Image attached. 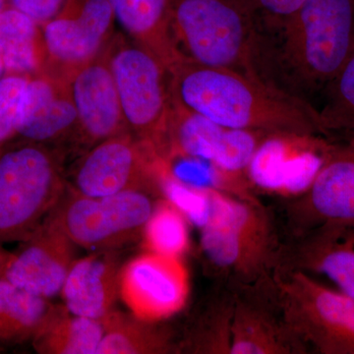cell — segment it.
<instances>
[{"instance_id": "4", "label": "cell", "mask_w": 354, "mask_h": 354, "mask_svg": "<svg viewBox=\"0 0 354 354\" xmlns=\"http://www.w3.org/2000/svg\"><path fill=\"white\" fill-rule=\"evenodd\" d=\"M65 158L19 138L0 146V244L24 241L55 208L66 188Z\"/></svg>"}, {"instance_id": "27", "label": "cell", "mask_w": 354, "mask_h": 354, "mask_svg": "<svg viewBox=\"0 0 354 354\" xmlns=\"http://www.w3.org/2000/svg\"><path fill=\"white\" fill-rule=\"evenodd\" d=\"M317 113L324 138L354 145V51L324 93Z\"/></svg>"}, {"instance_id": "6", "label": "cell", "mask_w": 354, "mask_h": 354, "mask_svg": "<svg viewBox=\"0 0 354 354\" xmlns=\"http://www.w3.org/2000/svg\"><path fill=\"white\" fill-rule=\"evenodd\" d=\"M272 279L286 323L308 353L354 354V297L283 264Z\"/></svg>"}, {"instance_id": "35", "label": "cell", "mask_w": 354, "mask_h": 354, "mask_svg": "<svg viewBox=\"0 0 354 354\" xmlns=\"http://www.w3.org/2000/svg\"><path fill=\"white\" fill-rule=\"evenodd\" d=\"M8 6V2H7V0H0V12H1V11H3L4 9H6V7Z\"/></svg>"}, {"instance_id": "26", "label": "cell", "mask_w": 354, "mask_h": 354, "mask_svg": "<svg viewBox=\"0 0 354 354\" xmlns=\"http://www.w3.org/2000/svg\"><path fill=\"white\" fill-rule=\"evenodd\" d=\"M50 306L48 299L0 279V349L32 342Z\"/></svg>"}, {"instance_id": "18", "label": "cell", "mask_w": 354, "mask_h": 354, "mask_svg": "<svg viewBox=\"0 0 354 354\" xmlns=\"http://www.w3.org/2000/svg\"><path fill=\"white\" fill-rule=\"evenodd\" d=\"M75 247L48 214L12 253L4 278L32 295L50 299L62 292L76 260Z\"/></svg>"}, {"instance_id": "15", "label": "cell", "mask_w": 354, "mask_h": 354, "mask_svg": "<svg viewBox=\"0 0 354 354\" xmlns=\"http://www.w3.org/2000/svg\"><path fill=\"white\" fill-rule=\"evenodd\" d=\"M108 48L60 76L66 82L78 116L76 153L79 156L104 140L128 132L109 65Z\"/></svg>"}, {"instance_id": "11", "label": "cell", "mask_w": 354, "mask_h": 354, "mask_svg": "<svg viewBox=\"0 0 354 354\" xmlns=\"http://www.w3.org/2000/svg\"><path fill=\"white\" fill-rule=\"evenodd\" d=\"M285 201V241H295L319 227L353 221V144H330L308 189Z\"/></svg>"}, {"instance_id": "21", "label": "cell", "mask_w": 354, "mask_h": 354, "mask_svg": "<svg viewBox=\"0 0 354 354\" xmlns=\"http://www.w3.org/2000/svg\"><path fill=\"white\" fill-rule=\"evenodd\" d=\"M116 24L128 39L150 51L167 71L183 58L172 38V0H109Z\"/></svg>"}, {"instance_id": "28", "label": "cell", "mask_w": 354, "mask_h": 354, "mask_svg": "<svg viewBox=\"0 0 354 354\" xmlns=\"http://www.w3.org/2000/svg\"><path fill=\"white\" fill-rule=\"evenodd\" d=\"M189 223L174 205L160 198L144 227V245L149 252L180 258L189 248Z\"/></svg>"}, {"instance_id": "13", "label": "cell", "mask_w": 354, "mask_h": 354, "mask_svg": "<svg viewBox=\"0 0 354 354\" xmlns=\"http://www.w3.org/2000/svg\"><path fill=\"white\" fill-rule=\"evenodd\" d=\"M228 283L234 293L230 354L308 353L286 323L272 274L246 285Z\"/></svg>"}, {"instance_id": "7", "label": "cell", "mask_w": 354, "mask_h": 354, "mask_svg": "<svg viewBox=\"0 0 354 354\" xmlns=\"http://www.w3.org/2000/svg\"><path fill=\"white\" fill-rule=\"evenodd\" d=\"M108 53L128 132L158 156L171 109L169 71L122 32H116Z\"/></svg>"}, {"instance_id": "25", "label": "cell", "mask_w": 354, "mask_h": 354, "mask_svg": "<svg viewBox=\"0 0 354 354\" xmlns=\"http://www.w3.org/2000/svg\"><path fill=\"white\" fill-rule=\"evenodd\" d=\"M102 335L101 321L74 315L65 305L51 304L32 344L41 354H97Z\"/></svg>"}, {"instance_id": "23", "label": "cell", "mask_w": 354, "mask_h": 354, "mask_svg": "<svg viewBox=\"0 0 354 354\" xmlns=\"http://www.w3.org/2000/svg\"><path fill=\"white\" fill-rule=\"evenodd\" d=\"M100 321L104 335L97 354L178 353L176 335L160 322L142 320L115 310Z\"/></svg>"}, {"instance_id": "14", "label": "cell", "mask_w": 354, "mask_h": 354, "mask_svg": "<svg viewBox=\"0 0 354 354\" xmlns=\"http://www.w3.org/2000/svg\"><path fill=\"white\" fill-rule=\"evenodd\" d=\"M189 295V278L180 258L147 252L120 272V297L142 320L160 322L178 313Z\"/></svg>"}, {"instance_id": "9", "label": "cell", "mask_w": 354, "mask_h": 354, "mask_svg": "<svg viewBox=\"0 0 354 354\" xmlns=\"http://www.w3.org/2000/svg\"><path fill=\"white\" fill-rule=\"evenodd\" d=\"M164 169V160L152 147L124 132L81 153L66 181L70 187L86 196L137 190L162 198L160 176Z\"/></svg>"}, {"instance_id": "33", "label": "cell", "mask_w": 354, "mask_h": 354, "mask_svg": "<svg viewBox=\"0 0 354 354\" xmlns=\"http://www.w3.org/2000/svg\"><path fill=\"white\" fill-rule=\"evenodd\" d=\"M11 257H12V253L6 250L2 244H0V279L4 278Z\"/></svg>"}, {"instance_id": "29", "label": "cell", "mask_w": 354, "mask_h": 354, "mask_svg": "<svg viewBox=\"0 0 354 354\" xmlns=\"http://www.w3.org/2000/svg\"><path fill=\"white\" fill-rule=\"evenodd\" d=\"M162 196L176 207L190 223L201 230L212 214V191L193 187L176 178L165 165L160 177Z\"/></svg>"}, {"instance_id": "34", "label": "cell", "mask_w": 354, "mask_h": 354, "mask_svg": "<svg viewBox=\"0 0 354 354\" xmlns=\"http://www.w3.org/2000/svg\"><path fill=\"white\" fill-rule=\"evenodd\" d=\"M6 74V65H4L3 58H2L1 50H0V79Z\"/></svg>"}, {"instance_id": "10", "label": "cell", "mask_w": 354, "mask_h": 354, "mask_svg": "<svg viewBox=\"0 0 354 354\" xmlns=\"http://www.w3.org/2000/svg\"><path fill=\"white\" fill-rule=\"evenodd\" d=\"M269 136L264 133L223 127L171 101L158 155L165 162L179 158H197L227 171L246 174Z\"/></svg>"}, {"instance_id": "3", "label": "cell", "mask_w": 354, "mask_h": 354, "mask_svg": "<svg viewBox=\"0 0 354 354\" xmlns=\"http://www.w3.org/2000/svg\"><path fill=\"white\" fill-rule=\"evenodd\" d=\"M201 248L218 278L252 283L283 263L285 241L262 202L212 191V214L201 228Z\"/></svg>"}, {"instance_id": "17", "label": "cell", "mask_w": 354, "mask_h": 354, "mask_svg": "<svg viewBox=\"0 0 354 354\" xmlns=\"http://www.w3.org/2000/svg\"><path fill=\"white\" fill-rule=\"evenodd\" d=\"M78 116L62 77L44 72L30 77L16 137L76 153Z\"/></svg>"}, {"instance_id": "1", "label": "cell", "mask_w": 354, "mask_h": 354, "mask_svg": "<svg viewBox=\"0 0 354 354\" xmlns=\"http://www.w3.org/2000/svg\"><path fill=\"white\" fill-rule=\"evenodd\" d=\"M255 74L317 111L354 51V0H305L274 31L258 34Z\"/></svg>"}, {"instance_id": "12", "label": "cell", "mask_w": 354, "mask_h": 354, "mask_svg": "<svg viewBox=\"0 0 354 354\" xmlns=\"http://www.w3.org/2000/svg\"><path fill=\"white\" fill-rule=\"evenodd\" d=\"M109 0H64V6L41 25L48 66L46 71L64 75L102 53L116 34Z\"/></svg>"}, {"instance_id": "24", "label": "cell", "mask_w": 354, "mask_h": 354, "mask_svg": "<svg viewBox=\"0 0 354 354\" xmlns=\"http://www.w3.org/2000/svg\"><path fill=\"white\" fill-rule=\"evenodd\" d=\"M0 50L6 73L34 76L48 66L41 25L13 7L0 12Z\"/></svg>"}, {"instance_id": "20", "label": "cell", "mask_w": 354, "mask_h": 354, "mask_svg": "<svg viewBox=\"0 0 354 354\" xmlns=\"http://www.w3.org/2000/svg\"><path fill=\"white\" fill-rule=\"evenodd\" d=\"M120 272L113 251L76 259L60 292L65 307L74 315L101 320L113 311L120 295Z\"/></svg>"}, {"instance_id": "31", "label": "cell", "mask_w": 354, "mask_h": 354, "mask_svg": "<svg viewBox=\"0 0 354 354\" xmlns=\"http://www.w3.org/2000/svg\"><path fill=\"white\" fill-rule=\"evenodd\" d=\"M251 9L260 34L278 29L292 14L297 12L305 0H244Z\"/></svg>"}, {"instance_id": "8", "label": "cell", "mask_w": 354, "mask_h": 354, "mask_svg": "<svg viewBox=\"0 0 354 354\" xmlns=\"http://www.w3.org/2000/svg\"><path fill=\"white\" fill-rule=\"evenodd\" d=\"M160 198L137 190L86 196L67 183L50 215L77 247L92 252L113 251L142 237Z\"/></svg>"}, {"instance_id": "2", "label": "cell", "mask_w": 354, "mask_h": 354, "mask_svg": "<svg viewBox=\"0 0 354 354\" xmlns=\"http://www.w3.org/2000/svg\"><path fill=\"white\" fill-rule=\"evenodd\" d=\"M169 73L172 104L223 127L270 136L323 137L315 109L259 77L183 58Z\"/></svg>"}, {"instance_id": "19", "label": "cell", "mask_w": 354, "mask_h": 354, "mask_svg": "<svg viewBox=\"0 0 354 354\" xmlns=\"http://www.w3.org/2000/svg\"><path fill=\"white\" fill-rule=\"evenodd\" d=\"M281 264L322 274L354 297V221L319 227L285 241Z\"/></svg>"}, {"instance_id": "32", "label": "cell", "mask_w": 354, "mask_h": 354, "mask_svg": "<svg viewBox=\"0 0 354 354\" xmlns=\"http://www.w3.org/2000/svg\"><path fill=\"white\" fill-rule=\"evenodd\" d=\"M7 2L9 6L44 25L60 10L64 0H7Z\"/></svg>"}, {"instance_id": "30", "label": "cell", "mask_w": 354, "mask_h": 354, "mask_svg": "<svg viewBox=\"0 0 354 354\" xmlns=\"http://www.w3.org/2000/svg\"><path fill=\"white\" fill-rule=\"evenodd\" d=\"M30 77L6 73L0 79V146L16 137L21 106Z\"/></svg>"}, {"instance_id": "16", "label": "cell", "mask_w": 354, "mask_h": 354, "mask_svg": "<svg viewBox=\"0 0 354 354\" xmlns=\"http://www.w3.org/2000/svg\"><path fill=\"white\" fill-rule=\"evenodd\" d=\"M330 144L323 137L269 136L247 169V177L257 192L285 199L300 196L313 183Z\"/></svg>"}, {"instance_id": "5", "label": "cell", "mask_w": 354, "mask_h": 354, "mask_svg": "<svg viewBox=\"0 0 354 354\" xmlns=\"http://www.w3.org/2000/svg\"><path fill=\"white\" fill-rule=\"evenodd\" d=\"M171 27L183 59L255 75L259 28L244 0H172Z\"/></svg>"}, {"instance_id": "22", "label": "cell", "mask_w": 354, "mask_h": 354, "mask_svg": "<svg viewBox=\"0 0 354 354\" xmlns=\"http://www.w3.org/2000/svg\"><path fill=\"white\" fill-rule=\"evenodd\" d=\"M197 311L178 342V353L230 354L234 311L232 286L227 279H216Z\"/></svg>"}]
</instances>
